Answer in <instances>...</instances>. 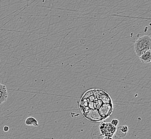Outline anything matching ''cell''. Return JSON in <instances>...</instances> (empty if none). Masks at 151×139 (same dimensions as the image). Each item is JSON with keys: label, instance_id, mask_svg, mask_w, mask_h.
Listing matches in <instances>:
<instances>
[{"label": "cell", "instance_id": "cell-1", "mask_svg": "<svg viewBox=\"0 0 151 139\" xmlns=\"http://www.w3.org/2000/svg\"><path fill=\"white\" fill-rule=\"evenodd\" d=\"M79 107L82 114L91 122H102L113 112V104L110 96L99 89L86 91L81 97Z\"/></svg>", "mask_w": 151, "mask_h": 139}, {"label": "cell", "instance_id": "cell-2", "mask_svg": "<svg viewBox=\"0 0 151 139\" xmlns=\"http://www.w3.org/2000/svg\"><path fill=\"white\" fill-rule=\"evenodd\" d=\"M151 39L149 35L141 37L135 42L134 48L137 56L139 57L144 53L151 50Z\"/></svg>", "mask_w": 151, "mask_h": 139}, {"label": "cell", "instance_id": "cell-3", "mask_svg": "<svg viewBox=\"0 0 151 139\" xmlns=\"http://www.w3.org/2000/svg\"><path fill=\"white\" fill-rule=\"evenodd\" d=\"M99 130L101 135L105 138H112L116 132L117 128L113 126L111 123H101L99 125Z\"/></svg>", "mask_w": 151, "mask_h": 139}, {"label": "cell", "instance_id": "cell-4", "mask_svg": "<svg viewBox=\"0 0 151 139\" xmlns=\"http://www.w3.org/2000/svg\"><path fill=\"white\" fill-rule=\"evenodd\" d=\"M8 97V93L4 85L0 83V104L6 101Z\"/></svg>", "mask_w": 151, "mask_h": 139}, {"label": "cell", "instance_id": "cell-5", "mask_svg": "<svg viewBox=\"0 0 151 139\" xmlns=\"http://www.w3.org/2000/svg\"><path fill=\"white\" fill-rule=\"evenodd\" d=\"M128 131V128L127 126H122L117 128L115 133L119 138H122L127 135Z\"/></svg>", "mask_w": 151, "mask_h": 139}, {"label": "cell", "instance_id": "cell-6", "mask_svg": "<svg viewBox=\"0 0 151 139\" xmlns=\"http://www.w3.org/2000/svg\"><path fill=\"white\" fill-rule=\"evenodd\" d=\"M140 59L142 63H149L151 61V50H148L147 52L144 53L142 55L139 56Z\"/></svg>", "mask_w": 151, "mask_h": 139}, {"label": "cell", "instance_id": "cell-7", "mask_svg": "<svg viewBox=\"0 0 151 139\" xmlns=\"http://www.w3.org/2000/svg\"><path fill=\"white\" fill-rule=\"evenodd\" d=\"M25 123L26 125H28V126H33L35 127L39 126L38 121L37 120V119H35L34 117H28L25 120Z\"/></svg>", "mask_w": 151, "mask_h": 139}, {"label": "cell", "instance_id": "cell-8", "mask_svg": "<svg viewBox=\"0 0 151 139\" xmlns=\"http://www.w3.org/2000/svg\"><path fill=\"white\" fill-rule=\"evenodd\" d=\"M111 124L113 125V126H114L117 127L118 124H119V120H117V119H114L111 121Z\"/></svg>", "mask_w": 151, "mask_h": 139}, {"label": "cell", "instance_id": "cell-9", "mask_svg": "<svg viewBox=\"0 0 151 139\" xmlns=\"http://www.w3.org/2000/svg\"><path fill=\"white\" fill-rule=\"evenodd\" d=\"M3 130H4V132H8V131L9 130V127L7 126H5L4 127V128H3Z\"/></svg>", "mask_w": 151, "mask_h": 139}]
</instances>
